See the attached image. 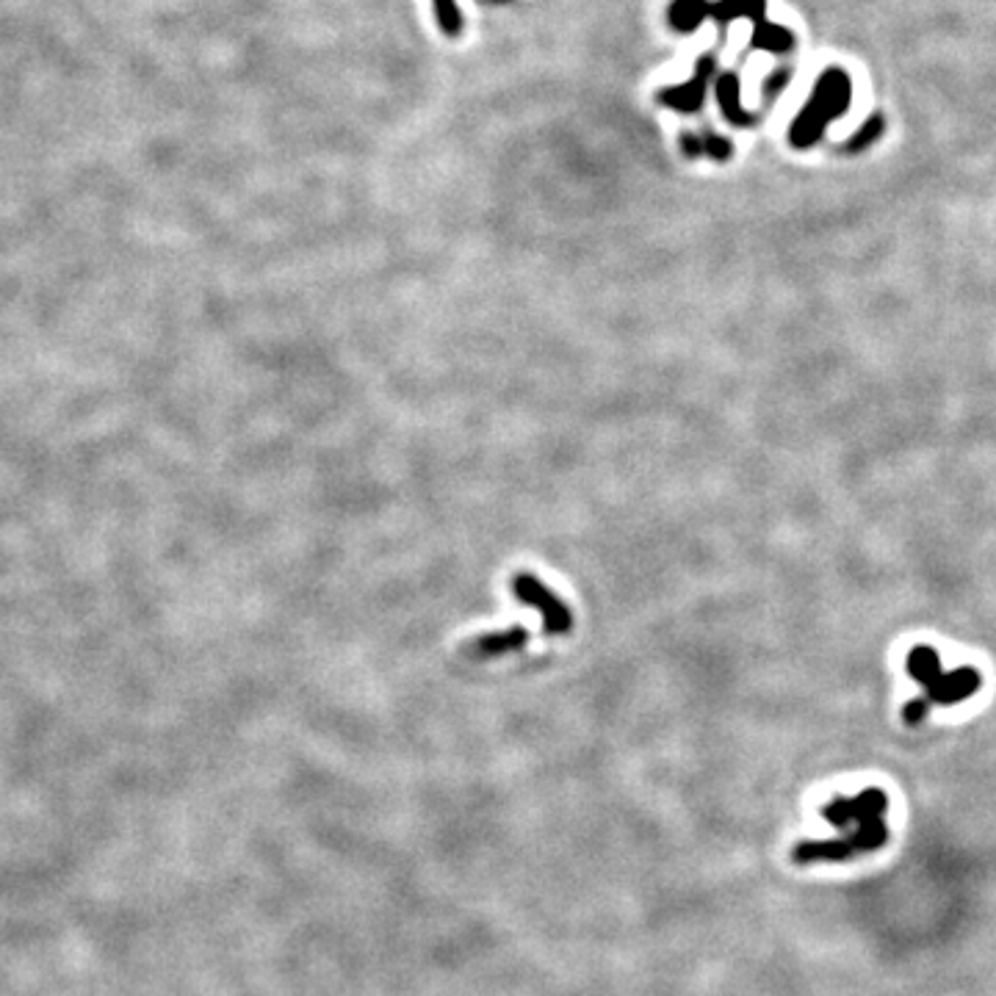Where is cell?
Here are the masks:
<instances>
[{
	"mask_svg": "<svg viewBox=\"0 0 996 996\" xmlns=\"http://www.w3.org/2000/svg\"><path fill=\"white\" fill-rule=\"evenodd\" d=\"M526 642H529V631H526L524 626H509V629L471 636V640L465 642L459 654L471 661H490L526 648Z\"/></svg>",
	"mask_w": 996,
	"mask_h": 996,
	"instance_id": "obj_5",
	"label": "cell"
},
{
	"mask_svg": "<svg viewBox=\"0 0 996 996\" xmlns=\"http://www.w3.org/2000/svg\"><path fill=\"white\" fill-rule=\"evenodd\" d=\"M905 670L922 684L924 697L938 706H955L978 695L983 686V676L974 667H958L953 672L942 670V656L930 645H913L905 656Z\"/></svg>",
	"mask_w": 996,
	"mask_h": 996,
	"instance_id": "obj_1",
	"label": "cell"
},
{
	"mask_svg": "<svg viewBox=\"0 0 996 996\" xmlns=\"http://www.w3.org/2000/svg\"><path fill=\"white\" fill-rule=\"evenodd\" d=\"M711 64H715V59H711V55H709V59H703L701 67H697L695 78H692L690 84H684V86H672V89H665V92L659 94L661 103L672 105V109H679L681 114H695L697 105L703 103V89H706V78H709V73H711Z\"/></svg>",
	"mask_w": 996,
	"mask_h": 996,
	"instance_id": "obj_6",
	"label": "cell"
},
{
	"mask_svg": "<svg viewBox=\"0 0 996 996\" xmlns=\"http://www.w3.org/2000/svg\"><path fill=\"white\" fill-rule=\"evenodd\" d=\"M886 808L888 797L883 789H863V792H858V795L853 797H833V800L822 808V814H825V819L836 828V831L847 833L853 825L858 828L863 825V822H869V819L883 817Z\"/></svg>",
	"mask_w": 996,
	"mask_h": 996,
	"instance_id": "obj_4",
	"label": "cell"
},
{
	"mask_svg": "<svg viewBox=\"0 0 996 996\" xmlns=\"http://www.w3.org/2000/svg\"><path fill=\"white\" fill-rule=\"evenodd\" d=\"M709 12L711 9L706 7V0H672L670 25L681 34L695 31L697 25H701V20Z\"/></svg>",
	"mask_w": 996,
	"mask_h": 996,
	"instance_id": "obj_7",
	"label": "cell"
},
{
	"mask_svg": "<svg viewBox=\"0 0 996 996\" xmlns=\"http://www.w3.org/2000/svg\"><path fill=\"white\" fill-rule=\"evenodd\" d=\"M434 17H438L441 31L449 37H457L463 31V17H459L454 0H434Z\"/></svg>",
	"mask_w": 996,
	"mask_h": 996,
	"instance_id": "obj_8",
	"label": "cell"
},
{
	"mask_svg": "<svg viewBox=\"0 0 996 996\" xmlns=\"http://www.w3.org/2000/svg\"><path fill=\"white\" fill-rule=\"evenodd\" d=\"M509 590H513L518 604L540 612L545 636H568L573 631V612H570V606L554 590L545 588L534 573L518 570L513 581H509Z\"/></svg>",
	"mask_w": 996,
	"mask_h": 996,
	"instance_id": "obj_3",
	"label": "cell"
},
{
	"mask_svg": "<svg viewBox=\"0 0 996 996\" xmlns=\"http://www.w3.org/2000/svg\"><path fill=\"white\" fill-rule=\"evenodd\" d=\"M930 711H933V703H930L928 697H917V701L905 703L903 720L908 722V726H922L930 717Z\"/></svg>",
	"mask_w": 996,
	"mask_h": 996,
	"instance_id": "obj_9",
	"label": "cell"
},
{
	"mask_svg": "<svg viewBox=\"0 0 996 996\" xmlns=\"http://www.w3.org/2000/svg\"><path fill=\"white\" fill-rule=\"evenodd\" d=\"M490 3H507V0H490Z\"/></svg>",
	"mask_w": 996,
	"mask_h": 996,
	"instance_id": "obj_10",
	"label": "cell"
},
{
	"mask_svg": "<svg viewBox=\"0 0 996 996\" xmlns=\"http://www.w3.org/2000/svg\"><path fill=\"white\" fill-rule=\"evenodd\" d=\"M886 842L888 828L883 817H878L836 839H806V842H797V847L792 849V858L803 863V867L825 861H847V858L861 856V853H874V849L886 847Z\"/></svg>",
	"mask_w": 996,
	"mask_h": 996,
	"instance_id": "obj_2",
	"label": "cell"
}]
</instances>
